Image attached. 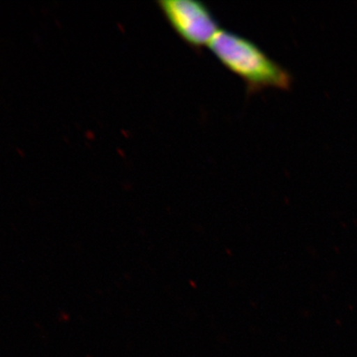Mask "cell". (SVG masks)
Listing matches in <instances>:
<instances>
[{
  "label": "cell",
  "mask_w": 357,
  "mask_h": 357,
  "mask_svg": "<svg viewBox=\"0 0 357 357\" xmlns=\"http://www.w3.org/2000/svg\"><path fill=\"white\" fill-rule=\"evenodd\" d=\"M208 49L223 67L243 79L249 93L269 88L287 89L292 86L290 73L255 42L241 35L220 29Z\"/></svg>",
  "instance_id": "cell-1"
},
{
  "label": "cell",
  "mask_w": 357,
  "mask_h": 357,
  "mask_svg": "<svg viewBox=\"0 0 357 357\" xmlns=\"http://www.w3.org/2000/svg\"><path fill=\"white\" fill-rule=\"evenodd\" d=\"M160 11L185 45L199 53L220 31L218 21L208 6L198 0H160Z\"/></svg>",
  "instance_id": "cell-2"
}]
</instances>
